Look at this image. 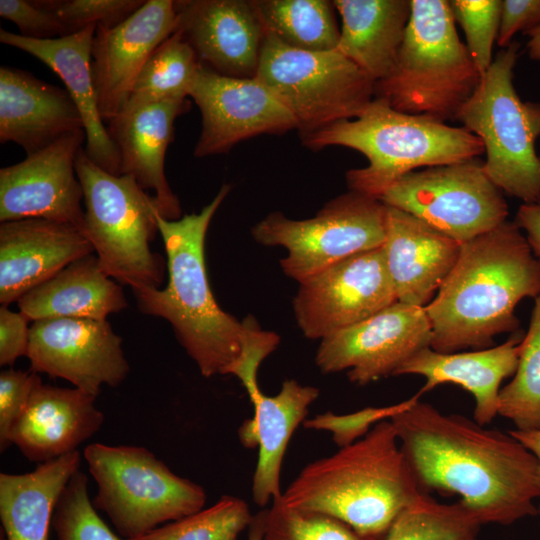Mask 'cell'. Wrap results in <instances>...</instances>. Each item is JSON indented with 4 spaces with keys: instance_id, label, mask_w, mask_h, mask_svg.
Here are the masks:
<instances>
[{
    "instance_id": "1",
    "label": "cell",
    "mask_w": 540,
    "mask_h": 540,
    "mask_svg": "<svg viewBox=\"0 0 540 540\" xmlns=\"http://www.w3.org/2000/svg\"><path fill=\"white\" fill-rule=\"evenodd\" d=\"M390 420L423 492L460 496L483 525H509L538 514L537 459L508 432L420 400Z\"/></svg>"
},
{
    "instance_id": "2",
    "label": "cell",
    "mask_w": 540,
    "mask_h": 540,
    "mask_svg": "<svg viewBox=\"0 0 540 540\" xmlns=\"http://www.w3.org/2000/svg\"><path fill=\"white\" fill-rule=\"evenodd\" d=\"M540 294V258L520 228L505 221L461 244L458 260L424 307L440 353L489 347L494 336L515 332L517 303Z\"/></svg>"
},
{
    "instance_id": "3",
    "label": "cell",
    "mask_w": 540,
    "mask_h": 540,
    "mask_svg": "<svg viewBox=\"0 0 540 540\" xmlns=\"http://www.w3.org/2000/svg\"><path fill=\"white\" fill-rule=\"evenodd\" d=\"M423 493L388 419L307 464L280 498L289 508L331 516L364 537L383 540L397 516Z\"/></svg>"
},
{
    "instance_id": "4",
    "label": "cell",
    "mask_w": 540,
    "mask_h": 540,
    "mask_svg": "<svg viewBox=\"0 0 540 540\" xmlns=\"http://www.w3.org/2000/svg\"><path fill=\"white\" fill-rule=\"evenodd\" d=\"M231 187L224 184L199 213L168 220L157 214L167 256L168 282L134 293L138 309L165 319L204 377L225 375L241 352L245 321L237 320L216 302L205 262L210 222Z\"/></svg>"
},
{
    "instance_id": "5",
    "label": "cell",
    "mask_w": 540,
    "mask_h": 540,
    "mask_svg": "<svg viewBox=\"0 0 540 540\" xmlns=\"http://www.w3.org/2000/svg\"><path fill=\"white\" fill-rule=\"evenodd\" d=\"M308 149L343 146L362 153L364 168L346 172L350 191L379 199L397 180L420 167H435L478 158L480 139L464 127L435 117L395 110L375 97L363 113L301 137Z\"/></svg>"
},
{
    "instance_id": "6",
    "label": "cell",
    "mask_w": 540,
    "mask_h": 540,
    "mask_svg": "<svg viewBox=\"0 0 540 540\" xmlns=\"http://www.w3.org/2000/svg\"><path fill=\"white\" fill-rule=\"evenodd\" d=\"M411 14L392 73L375 97L397 111L457 120L481 80L446 0H410Z\"/></svg>"
},
{
    "instance_id": "7",
    "label": "cell",
    "mask_w": 540,
    "mask_h": 540,
    "mask_svg": "<svg viewBox=\"0 0 540 540\" xmlns=\"http://www.w3.org/2000/svg\"><path fill=\"white\" fill-rule=\"evenodd\" d=\"M75 171L83 189L84 234L102 270L133 293L160 288L164 260L150 249L158 230V204L127 174L114 175L80 148Z\"/></svg>"
},
{
    "instance_id": "8",
    "label": "cell",
    "mask_w": 540,
    "mask_h": 540,
    "mask_svg": "<svg viewBox=\"0 0 540 540\" xmlns=\"http://www.w3.org/2000/svg\"><path fill=\"white\" fill-rule=\"evenodd\" d=\"M519 54L517 41L496 54L457 121L482 142L490 180L502 192L533 203L540 199V103L523 101L515 89Z\"/></svg>"
},
{
    "instance_id": "9",
    "label": "cell",
    "mask_w": 540,
    "mask_h": 540,
    "mask_svg": "<svg viewBox=\"0 0 540 540\" xmlns=\"http://www.w3.org/2000/svg\"><path fill=\"white\" fill-rule=\"evenodd\" d=\"M84 459L97 483L94 507L107 514L126 540L205 505L203 487L176 475L144 447L93 443L84 449Z\"/></svg>"
},
{
    "instance_id": "10",
    "label": "cell",
    "mask_w": 540,
    "mask_h": 540,
    "mask_svg": "<svg viewBox=\"0 0 540 540\" xmlns=\"http://www.w3.org/2000/svg\"><path fill=\"white\" fill-rule=\"evenodd\" d=\"M255 77L292 113L300 137L359 117L375 98V81L336 49H295L267 31Z\"/></svg>"
},
{
    "instance_id": "11",
    "label": "cell",
    "mask_w": 540,
    "mask_h": 540,
    "mask_svg": "<svg viewBox=\"0 0 540 540\" xmlns=\"http://www.w3.org/2000/svg\"><path fill=\"white\" fill-rule=\"evenodd\" d=\"M387 206L349 191L327 202L314 217L295 220L269 213L251 230L264 246H281L283 272L298 283L354 254L379 248L386 237Z\"/></svg>"
},
{
    "instance_id": "12",
    "label": "cell",
    "mask_w": 540,
    "mask_h": 540,
    "mask_svg": "<svg viewBox=\"0 0 540 540\" xmlns=\"http://www.w3.org/2000/svg\"><path fill=\"white\" fill-rule=\"evenodd\" d=\"M478 158L413 171L379 200L465 243L506 221L508 205Z\"/></svg>"
},
{
    "instance_id": "13",
    "label": "cell",
    "mask_w": 540,
    "mask_h": 540,
    "mask_svg": "<svg viewBox=\"0 0 540 540\" xmlns=\"http://www.w3.org/2000/svg\"><path fill=\"white\" fill-rule=\"evenodd\" d=\"M396 301L381 246L347 257L300 282L293 312L303 335L321 341Z\"/></svg>"
},
{
    "instance_id": "14",
    "label": "cell",
    "mask_w": 540,
    "mask_h": 540,
    "mask_svg": "<svg viewBox=\"0 0 540 540\" xmlns=\"http://www.w3.org/2000/svg\"><path fill=\"white\" fill-rule=\"evenodd\" d=\"M431 341L425 309L396 301L370 318L322 339L315 362L322 373L347 370L350 382L366 385L395 375L414 353L430 347Z\"/></svg>"
},
{
    "instance_id": "15",
    "label": "cell",
    "mask_w": 540,
    "mask_h": 540,
    "mask_svg": "<svg viewBox=\"0 0 540 540\" xmlns=\"http://www.w3.org/2000/svg\"><path fill=\"white\" fill-rule=\"evenodd\" d=\"M26 357L32 372L65 379L96 397L103 385L119 386L130 370L122 339L107 320L34 321Z\"/></svg>"
},
{
    "instance_id": "16",
    "label": "cell",
    "mask_w": 540,
    "mask_h": 540,
    "mask_svg": "<svg viewBox=\"0 0 540 540\" xmlns=\"http://www.w3.org/2000/svg\"><path fill=\"white\" fill-rule=\"evenodd\" d=\"M189 97L202 115L198 158L227 153L258 135L297 129L292 113L256 77L224 76L200 64Z\"/></svg>"
},
{
    "instance_id": "17",
    "label": "cell",
    "mask_w": 540,
    "mask_h": 540,
    "mask_svg": "<svg viewBox=\"0 0 540 540\" xmlns=\"http://www.w3.org/2000/svg\"><path fill=\"white\" fill-rule=\"evenodd\" d=\"M86 133H68L0 170V221L46 219L84 231L83 189L75 160ZM84 233V232H83Z\"/></svg>"
},
{
    "instance_id": "18",
    "label": "cell",
    "mask_w": 540,
    "mask_h": 540,
    "mask_svg": "<svg viewBox=\"0 0 540 540\" xmlns=\"http://www.w3.org/2000/svg\"><path fill=\"white\" fill-rule=\"evenodd\" d=\"M176 28L177 10L172 0H146L117 26L96 28L92 76L103 121L121 111L144 64Z\"/></svg>"
},
{
    "instance_id": "19",
    "label": "cell",
    "mask_w": 540,
    "mask_h": 540,
    "mask_svg": "<svg viewBox=\"0 0 540 540\" xmlns=\"http://www.w3.org/2000/svg\"><path fill=\"white\" fill-rule=\"evenodd\" d=\"M175 32L192 46L199 61L229 77L256 76L265 29L252 1H175Z\"/></svg>"
},
{
    "instance_id": "20",
    "label": "cell",
    "mask_w": 540,
    "mask_h": 540,
    "mask_svg": "<svg viewBox=\"0 0 540 540\" xmlns=\"http://www.w3.org/2000/svg\"><path fill=\"white\" fill-rule=\"evenodd\" d=\"M190 107L188 99L127 102L108 121L107 131L121 156V175L133 176L146 192L152 190L160 215L168 220L180 219L182 209L165 176V155L174 138L175 119Z\"/></svg>"
},
{
    "instance_id": "21",
    "label": "cell",
    "mask_w": 540,
    "mask_h": 540,
    "mask_svg": "<svg viewBox=\"0 0 540 540\" xmlns=\"http://www.w3.org/2000/svg\"><path fill=\"white\" fill-rule=\"evenodd\" d=\"M94 252L77 227L46 219L0 225V303L7 306L73 261Z\"/></svg>"
},
{
    "instance_id": "22",
    "label": "cell",
    "mask_w": 540,
    "mask_h": 540,
    "mask_svg": "<svg viewBox=\"0 0 540 540\" xmlns=\"http://www.w3.org/2000/svg\"><path fill=\"white\" fill-rule=\"evenodd\" d=\"M241 383L253 405V417L241 424L238 438L245 448H258L252 498L256 505L264 507L282 495L280 473L288 443L305 421L319 389L289 379L282 383L278 394L267 396L260 390L257 377Z\"/></svg>"
},
{
    "instance_id": "23",
    "label": "cell",
    "mask_w": 540,
    "mask_h": 540,
    "mask_svg": "<svg viewBox=\"0 0 540 540\" xmlns=\"http://www.w3.org/2000/svg\"><path fill=\"white\" fill-rule=\"evenodd\" d=\"M97 25L54 39H31L4 29L0 42L23 50L46 64L66 86L86 133L85 152L99 167L121 175V156L99 113L92 76L91 49Z\"/></svg>"
},
{
    "instance_id": "24",
    "label": "cell",
    "mask_w": 540,
    "mask_h": 540,
    "mask_svg": "<svg viewBox=\"0 0 540 540\" xmlns=\"http://www.w3.org/2000/svg\"><path fill=\"white\" fill-rule=\"evenodd\" d=\"M382 249L397 301L424 308L455 266L461 244L417 217L387 206Z\"/></svg>"
},
{
    "instance_id": "25",
    "label": "cell",
    "mask_w": 540,
    "mask_h": 540,
    "mask_svg": "<svg viewBox=\"0 0 540 540\" xmlns=\"http://www.w3.org/2000/svg\"><path fill=\"white\" fill-rule=\"evenodd\" d=\"M95 400L96 396L78 388L41 381L11 430L10 444L38 464L76 451L104 422Z\"/></svg>"
},
{
    "instance_id": "26",
    "label": "cell",
    "mask_w": 540,
    "mask_h": 540,
    "mask_svg": "<svg viewBox=\"0 0 540 540\" xmlns=\"http://www.w3.org/2000/svg\"><path fill=\"white\" fill-rule=\"evenodd\" d=\"M83 128L81 114L67 90L30 72L0 68V142H14L27 155Z\"/></svg>"
},
{
    "instance_id": "27",
    "label": "cell",
    "mask_w": 540,
    "mask_h": 540,
    "mask_svg": "<svg viewBox=\"0 0 540 540\" xmlns=\"http://www.w3.org/2000/svg\"><path fill=\"white\" fill-rule=\"evenodd\" d=\"M523 338L522 332H514L499 346L461 353H440L426 347L407 359L395 375L424 376L422 394L443 383L460 385L475 399L474 420L486 426L498 415L500 384L516 372Z\"/></svg>"
},
{
    "instance_id": "28",
    "label": "cell",
    "mask_w": 540,
    "mask_h": 540,
    "mask_svg": "<svg viewBox=\"0 0 540 540\" xmlns=\"http://www.w3.org/2000/svg\"><path fill=\"white\" fill-rule=\"evenodd\" d=\"M18 308L29 320L88 318L107 320L127 307L122 287L100 267L96 255L77 259L25 293Z\"/></svg>"
},
{
    "instance_id": "29",
    "label": "cell",
    "mask_w": 540,
    "mask_h": 540,
    "mask_svg": "<svg viewBox=\"0 0 540 540\" xmlns=\"http://www.w3.org/2000/svg\"><path fill=\"white\" fill-rule=\"evenodd\" d=\"M342 21L336 50L372 80L395 68L410 19V0H334Z\"/></svg>"
},
{
    "instance_id": "30",
    "label": "cell",
    "mask_w": 540,
    "mask_h": 540,
    "mask_svg": "<svg viewBox=\"0 0 540 540\" xmlns=\"http://www.w3.org/2000/svg\"><path fill=\"white\" fill-rule=\"evenodd\" d=\"M78 450L24 474H0V519L6 540H48L57 501L80 468Z\"/></svg>"
},
{
    "instance_id": "31",
    "label": "cell",
    "mask_w": 540,
    "mask_h": 540,
    "mask_svg": "<svg viewBox=\"0 0 540 540\" xmlns=\"http://www.w3.org/2000/svg\"><path fill=\"white\" fill-rule=\"evenodd\" d=\"M265 31L305 51H329L340 38L333 1L251 0Z\"/></svg>"
},
{
    "instance_id": "32",
    "label": "cell",
    "mask_w": 540,
    "mask_h": 540,
    "mask_svg": "<svg viewBox=\"0 0 540 540\" xmlns=\"http://www.w3.org/2000/svg\"><path fill=\"white\" fill-rule=\"evenodd\" d=\"M200 64L192 46L180 33H173L152 52L138 74L127 102L187 99Z\"/></svg>"
},
{
    "instance_id": "33",
    "label": "cell",
    "mask_w": 540,
    "mask_h": 540,
    "mask_svg": "<svg viewBox=\"0 0 540 540\" xmlns=\"http://www.w3.org/2000/svg\"><path fill=\"white\" fill-rule=\"evenodd\" d=\"M498 415L511 420L517 430H540V294L519 346L514 378L500 389Z\"/></svg>"
},
{
    "instance_id": "34",
    "label": "cell",
    "mask_w": 540,
    "mask_h": 540,
    "mask_svg": "<svg viewBox=\"0 0 540 540\" xmlns=\"http://www.w3.org/2000/svg\"><path fill=\"white\" fill-rule=\"evenodd\" d=\"M482 525L461 501L441 503L423 493L397 516L383 540H463L476 537Z\"/></svg>"
},
{
    "instance_id": "35",
    "label": "cell",
    "mask_w": 540,
    "mask_h": 540,
    "mask_svg": "<svg viewBox=\"0 0 540 540\" xmlns=\"http://www.w3.org/2000/svg\"><path fill=\"white\" fill-rule=\"evenodd\" d=\"M252 519L243 499L224 495L208 508L129 540H238Z\"/></svg>"
},
{
    "instance_id": "36",
    "label": "cell",
    "mask_w": 540,
    "mask_h": 540,
    "mask_svg": "<svg viewBox=\"0 0 540 540\" xmlns=\"http://www.w3.org/2000/svg\"><path fill=\"white\" fill-rule=\"evenodd\" d=\"M57 540H123L98 515L88 494V477L80 469L63 489L52 518Z\"/></svg>"
},
{
    "instance_id": "37",
    "label": "cell",
    "mask_w": 540,
    "mask_h": 540,
    "mask_svg": "<svg viewBox=\"0 0 540 540\" xmlns=\"http://www.w3.org/2000/svg\"><path fill=\"white\" fill-rule=\"evenodd\" d=\"M280 497L267 509L264 540H378L331 516L289 508Z\"/></svg>"
},
{
    "instance_id": "38",
    "label": "cell",
    "mask_w": 540,
    "mask_h": 540,
    "mask_svg": "<svg viewBox=\"0 0 540 540\" xmlns=\"http://www.w3.org/2000/svg\"><path fill=\"white\" fill-rule=\"evenodd\" d=\"M449 6L455 23L464 31L466 47L483 75L493 62V44L497 42L501 0H451Z\"/></svg>"
},
{
    "instance_id": "39",
    "label": "cell",
    "mask_w": 540,
    "mask_h": 540,
    "mask_svg": "<svg viewBox=\"0 0 540 540\" xmlns=\"http://www.w3.org/2000/svg\"><path fill=\"white\" fill-rule=\"evenodd\" d=\"M42 7L56 13L66 35L90 25L113 28L136 12L146 0H42Z\"/></svg>"
},
{
    "instance_id": "40",
    "label": "cell",
    "mask_w": 540,
    "mask_h": 540,
    "mask_svg": "<svg viewBox=\"0 0 540 540\" xmlns=\"http://www.w3.org/2000/svg\"><path fill=\"white\" fill-rule=\"evenodd\" d=\"M422 393L400 403L386 407H366L349 414L326 412L305 420L303 425L308 429L328 431L339 448L347 446L365 436L370 429L383 420L408 410L418 401Z\"/></svg>"
},
{
    "instance_id": "41",
    "label": "cell",
    "mask_w": 540,
    "mask_h": 540,
    "mask_svg": "<svg viewBox=\"0 0 540 540\" xmlns=\"http://www.w3.org/2000/svg\"><path fill=\"white\" fill-rule=\"evenodd\" d=\"M41 382L35 372L14 370L0 373V449L6 450L10 444L11 430L25 410L35 387Z\"/></svg>"
},
{
    "instance_id": "42",
    "label": "cell",
    "mask_w": 540,
    "mask_h": 540,
    "mask_svg": "<svg viewBox=\"0 0 540 540\" xmlns=\"http://www.w3.org/2000/svg\"><path fill=\"white\" fill-rule=\"evenodd\" d=\"M0 15L15 23L22 36L31 39H54L66 36L64 26L56 13L36 1L1 0Z\"/></svg>"
},
{
    "instance_id": "43",
    "label": "cell",
    "mask_w": 540,
    "mask_h": 540,
    "mask_svg": "<svg viewBox=\"0 0 540 540\" xmlns=\"http://www.w3.org/2000/svg\"><path fill=\"white\" fill-rule=\"evenodd\" d=\"M28 321L20 311H11L7 306L0 308L1 366H11L19 357L27 355L30 341Z\"/></svg>"
},
{
    "instance_id": "44",
    "label": "cell",
    "mask_w": 540,
    "mask_h": 540,
    "mask_svg": "<svg viewBox=\"0 0 540 540\" xmlns=\"http://www.w3.org/2000/svg\"><path fill=\"white\" fill-rule=\"evenodd\" d=\"M540 25V0H503L497 44L507 47L518 32Z\"/></svg>"
},
{
    "instance_id": "45",
    "label": "cell",
    "mask_w": 540,
    "mask_h": 540,
    "mask_svg": "<svg viewBox=\"0 0 540 540\" xmlns=\"http://www.w3.org/2000/svg\"><path fill=\"white\" fill-rule=\"evenodd\" d=\"M514 223L526 232V239L531 249L540 258V199L521 205Z\"/></svg>"
},
{
    "instance_id": "46",
    "label": "cell",
    "mask_w": 540,
    "mask_h": 540,
    "mask_svg": "<svg viewBox=\"0 0 540 540\" xmlns=\"http://www.w3.org/2000/svg\"><path fill=\"white\" fill-rule=\"evenodd\" d=\"M508 433L527 448L537 459V482L540 488V430L521 431L510 430Z\"/></svg>"
},
{
    "instance_id": "47",
    "label": "cell",
    "mask_w": 540,
    "mask_h": 540,
    "mask_svg": "<svg viewBox=\"0 0 540 540\" xmlns=\"http://www.w3.org/2000/svg\"><path fill=\"white\" fill-rule=\"evenodd\" d=\"M267 509L261 510L255 515L249 526L247 540H264L266 526Z\"/></svg>"
},
{
    "instance_id": "48",
    "label": "cell",
    "mask_w": 540,
    "mask_h": 540,
    "mask_svg": "<svg viewBox=\"0 0 540 540\" xmlns=\"http://www.w3.org/2000/svg\"><path fill=\"white\" fill-rule=\"evenodd\" d=\"M529 37L527 53L531 60L540 62V25L526 32Z\"/></svg>"
},
{
    "instance_id": "49",
    "label": "cell",
    "mask_w": 540,
    "mask_h": 540,
    "mask_svg": "<svg viewBox=\"0 0 540 540\" xmlns=\"http://www.w3.org/2000/svg\"><path fill=\"white\" fill-rule=\"evenodd\" d=\"M463 540H477L476 537H469V538H466V539H463Z\"/></svg>"
},
{
    "instance_id": "50",
    "label": "cell",
    "mask_w": 540,
    "mask_h": 540,
    "mask_svg": "<svg viewBox=\"0 0 540 540\" xmlns=\"http://www.w3.org/2000/svg\"><path fill=\"white\" fill-rule=\"evenodd\" d=\"M538 514L540 515V505H539V507H538Z\"/></svg>"
}]
</instances>
